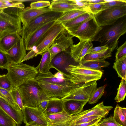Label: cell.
Listing matches in <instances>:
<instances>
[{"instance_id": "cell-1", "label": "cell", "mask_w": 126, "mask_h": 126, "mask_svg": "<svg viewBox=\"0 0 126 126\" xmlns=\"http://www.w3.org/2000/svg\"><path fill=\"white\" fill-rule=\"evenodd\" d=\"M125 16L112 24L101 26L92 40L99 42L101 46H107L112 52L118 47V40L126 32V17Z\"/></svg>"}, {"instance_id": "cell-2", "label": "cell", "mask_w": 126, "mask_h": 126, "mask_svg": "<svg viewBox=\"0 0 126 126\" xmlns=\"http://www.w3.org/2000/svg\"><path fill=\"white\" fill-rule=\"evenodd\" d=\"M17 88L24 106L37 108L42 102L49 99L34 79L26 81Z\"/></svg>"}, {"instance_id": "cell-3", "label": "cell", "mask_w": 126, "mask_h": 126, "mask_svg": "<svg viewBox=\"0 0 126 126\" xmlns=\"http://www.w3.org/2000/svg\"><path fill=\"white\" fill-rule=\"evenodd\" d=\"M5 69L14 88L34 79L38 73L36 67L22 63L18 64L9 63Z\"/></svg>"}, {"instance_id": "cell-4", "label": "cell", "mask_w": 126, "mask_h": 126, "mask_svg": "<svg viewBox=\"0 0 126 126\" xmlns=\"http://www.w3.org/2000/svg\"><path fill=\"white\" fill-rule=\"evenodd\" d=\"M65 70L69 75L70 81L72 83L79 84L97 81L102 77L103 72L78 65H69Z\"/></svg>"}, {"instance_id": "cell-5", "label": "cell", "mask_w": 126, "mask_h": 126, "mask_svg": "<svg viewBox=\"0 0 126 126\" xmlns=\"http://www.w3.org/2000/svg\"><path fill=\"white\" fill-rule=\"evenodd\" d=\"M101 28L96 22L94 16L88 19L77 27L66 30L71 35L80 40H89L92 42Z\"/></svg>"}, {"instance_id": "cell-6", "label": "cell", "mask_w": 126, "mask_h": 126, "mask_svg": "<svg viewBox=\"0 0 126 126\" xmlns=\"http://www.w3.org/2000/svg\"><path fill=\"white\" fill-rule=\"evenodd\" d=\"M63 13L51 11L39 16L26 26H23L20 33L21 37L24 41L26 40L44 24L51 21L57 20Z\"/></svg>"}, {"instance_id": "cell-7", "label": "cell", "mask_w": 126, "mask_h": 126, "mask_svg": "<svg viewBox=\"0 0 126 126\" xmlns=\"http://www.w3.org/2000/svg\"><path fill=\"white\" fill-rule=\"evenodd\" d=\"M65 29L62 23L57 21L33 47L36 54L35 57L42 55L47 51L55 39Z\"/></svg>"}, {"instance_id": "cell-8", "label": "cell", "mask_w": 126, "mask_h": 126, "mask_svg": "<svg viewBox=\"0 0 126 126\" xmlns=\"http://www.w3.org/2000/svg\"><path fill=\"white\" fill-rule=\"evenodd\" d=\"M126 15V5L111 7L102 10L94 15L100 26L111 25Z\"/></svg>"}, {"instance_id": "cell-9", "label": "cell", "mask_w": 126, "mask_h": 126, "mask_svg": "<svg viewBox=\"0 0 126 126\" xmlns=\"http://www.w3.org/2000/svg\"><path fill=\"white\" fill-rule=\"evenodd\" d=\"M96 81L79 84L66 96L61 99L64 102L71 100L88 101L97 88Z\"/></svg>"}, {"instance_id": "cell-10", "label": "cell", "mask_w": 126, "mask_h": 126, "mask_svg": "<svg viewBox=\"0 0 126 126\" xmlns=\"http://www.w3.org/2000/svg\"><path fill=\"white\" fill-rule=\"evenodd\" d=\"M21 23L18 16L3 11L0 12V39L11 33H17L20 34Z\"/></svg>"}, {"instance_id": "cell-11", "label": "cell", "mask_w": 126, "mask_h": 126, "mask_svg": "<svg viewBox=\"0 0 126 126\" xmlns=\"http://www.w3.org/2000/svg\"><path fill=\"white\" fill-rule=\"evenodd\" d=\"M73 37L65 28L61 32L47 50L50 53L51 61L58 54L70 49L73 44Z\"/></svg>"}, {"instance_id": "cell-12", "label": "cell", "mask_w": 126, "mask_h": 126, "mask_svg": "<svg viewBox=\"0 0 126 126\" xmlns=\"http://www.w3.org/2000/svg\"><path fill=\"white\" fill-rule=\"evenodd\" d=\"M24 123L34 126H48L49 123L43 112L37 108L24 106L22 110Z\"/></svg>"}, {"instance_id": "cell-13", "label": "cell", "mask_w": 126, "mask_h": 126, "mask_svg": "<svg viewBox=\"0 0 126 126\" xmlns=\"http://www.w3.org/2000/svg\"><path fill=\"white\" fill-rule=\"evenodd\" d=\"M38 82L39 86L48 98L52 97L62 98L79 84L65 86Z\"/></svg>"}, {"instance_id": "cell-14", "label": "cell", "mask_w": 126, "mask_h": 126, "mask_svg": "<svg viewBox=\"0 0 126 126\" xmlns=\"http://www.w3.org/2000/svg\"><path fill=\"white\" fill-rule=\"evenodd\" d=\"M113 108L111 106H105L103 102L102 101L91 109L82 111L79 113L73 115L69 124L83 118L94 115H99L104 118Z\"/></svg>"}, {"instance_id": "cell-15", "label": "cell", "mask_w": 126, "mask_h": 126, "mask_svg": "<svg viewBox=\"0 0 126 126\" xmlns=\"http://www.w3.org/2000/svg\"><path fill=\"white\" fill-rule=\"evenodd\" d=\"M9 63L18 64L21 63L26 54L24 40L22 37L6 53Z\"/></svg>"}, {"instance_id": "cell-16", "label": "cell", "mask_w": 126, "mask_h": 126, "mask_svg": "<svg viewBox=\"0 0 126 126\" xmlns=\"http://www.w3.org/2000/svg\"><path fill=\"white\" fill-rule=\"evenodd\" d=\"M93 47V44L90 41L80 40L78 43L72 46L70 49V55L75 61L79 63Z\"/></svg>"}, {"instance_id": "cell-17", "label": "cell", "mask_w": 126, "mask_h": 126, "mask_svg": "<svg viewBox=\"0 0 126 126\" xmlns=\"http://www.w3.org/2000/svg\"><path fill=\"white\" fill-rule=\"evenodd\" d=\"M70 49L61 52L56 55L50 63L51 68H54L58 72L63 74L65 77L70 78L69 74L66 73L65 69L69 65L68 61L70 55Z\"/></svg>"}, {"instance_id": "cell-18", "label": "cell", "mask_w": 126, "mask_h": 126, "mask_svg": "<svg viewBox=\"0 0 126 126\" xmlns=\"http://www.w3.org/2000/svg\"><path fill=\"white\" fill-rule=\"evenodd\" d=\"M51 11L49 7L40 9H32L29 7L20 9L18 16L22 23L23 26H25L39 16Z\"/></svg>"}, {"instance_id": "cell-19", "label": "cell", "mask_w": 126, "mask_h": 126, "mask_svg": "<svg viewBox=\"0 0 126 126\" xmlns=\"http://www.w3.org/2000/svg\"><path fill=\"white\" fill-rule=\"evenodd\" d=\"M57 22L54 20L49 22L37 30L28 39L24 41L26 50H31L43 36Z\"/></svg>"}, {"instance_id": "cell-20", "label": "cell", "mask_w": 126, "mask_h": 126, "mask_svg": "<svg viewBox=\"0 0 126 126\" xmlns=\"http://www.w3.org/2000/svg\"><path fill=\"white\" fill-rule=\"evenodd\" d=\"M49 7L51 11L62 13L74 10H83L77 4L75 0H53Z\"/></svg>"}, {"instance_id": "cell-21", "label": "cell", "mask_w": 126, "mask_h": 126, "mask_svg": "<svg viewBox=\"0 0 126 126\" xmlns=\"http://www.w3.org/2000/svg\"><path fill=\"white\" fill-rule=\"evenodd\" d=\"M34 79L38 82L62 85L73 84L69 78L61 79L56 78L50 72L44 73H38Z\"/></svg>"}, {"instance_id": "cell-22", "label": "cell", "mask_w": 126, "mask_h": 126, "mask_svg": "<svg viewBox=\"0 0 126 126\" xmlns=\"http://www.w3.org/2000/svg\"><path fill=\"white\" fill-rule=\"evenodd\" d=\"M0 109L9 115L19 125L24 122L22 111L16 109L0 97Z\"/></svg>"}, {"instance_id": "cell-23", "label": "cell", "mask_w": 126, "mask_h": 126, "mask_svg": "<svg viewBox=\"0 0 126 126\" xmlns=\"http://www.w3.org/2000/svg\"><path fill=\"white\" fill-rule=\"evenodd\" d=\"M49 99L47 108L43 112L45 115L58 113L64 111V102L61 98L52 97Z\"/></svg>"}, {"instance_id": "cell-24", "label": "cell", "mask_w": 126, "mask_h": 126, "mask_svg": "<svg viewBox=\"0 0 126 126\" xmlns=\"http://www.w3.org/2000/svg\"><path fill=\"white\" fill-rule=\"evenodd\" d=\"M64 111L58 113L45 115L48 123L53 125H56L70 123L72 116Z\"/></svg>"}, {"instance_id": "cell-25", "label": "cell", "mask_w": 126, "mask_h": 126, "mask_svg": "<svg viewBox=\"0 0 126 126\" xmlns=\"http://www.w3.org/2000/svg\"><path fill=\"white\" fill-rule=\"evenodd\" d=\"M21 37L17 33L7 34L0 39V50L5 53L13 47Z\"/></svg>"}, {"instance_id": "cell-26", "label": "cell", "mask_w": 126, "mask_h": 126, "mask_svg": "<svg viewBox=\"0 0 126 126\" xmlns=\"http://www.w3.org/2000/svg\"><path fill=\"white\" fill-rule=\"evenodd\" d=\"M87 101L71 100L64 102V111L69 114L73 115L82 111Z\"/></svg>"}, {"instance_id": "cell-27", "label": "cell", "mask_w": 126, "mask_h": 126, "mask_svg": "<svg viewBox=\"0 0 126 126\" xmlns=\"http://www.w3.org/2000/svg\"><path fill=\"white\" fill-rule=\"evenodd\" d=\"M94 16L93 14L87 12L72 20L62 23L66 29L69 30L77 27L88 19Z\"/></svg>"}, {"instance_id": "cell-28", "label": "cell", "mask_w": 126, "mask_h": 126, "mask_svg": "<svg viewBox=\"0 0 126 126\" xmlns=\"http://www.w3.org/2000/svg\"><path fill=\"white\" fill-rule=\"evenodd\" d=\"M42 55L40 63L36 68L39 73H47L51 68L50 54L49 52L47 51L43 53Z\"/></svg>"}, {"instance_id": "cell-29", "label": "cell", "mask_w": 126, "mask_h": 126, "mask_svg": "<svg viewBox=\"0 0 126 126\" xmlns=\"http://www.w3.org/2000/svg\"><path fill=\"white\" fill-rule=\"evenodd\" d=\"M110 63L105 60L86 61L81 62L79 65L80 66L96 70H100L102 68L108 66Z\"/></svg>"}, {"instance_id": "cell-30", "label": "cell", "mask_w": 126, "mask_h": 126, "mask_svg": "<svg viewBox=\"0 0 126 126\" xmlns=\"http://www.w3.org/2000/svg\"><path fill=\"white\" fill-rule=\"evenodd\" d=\"M111 49L110 48L99 52L86 55L82 59L81 62L86 61L105 60L111 57L112 52Z\"/></svg>"}, {"instance_id": "cell-31", "label": "cell", "mask_w": 126, "mask_h": 126, "mask_svg": "<svg viewBox=\"0 0 126 126\" xmlns=\"http://www.w3.org/2000/svg\"><path fill=\"white\" fill-rule=\"evenodd\" d=\"M88 11L84 10H74L63 13L57 21L62 23L72 20Z\"/></svg>"}, {"instance_id": "cell-32", "label": "cell", "mask_w": 126, "mask_h": 126, "mask_svg": "<svg viewBox=\"0 0 126 126\" xmlns=\"http://www.w3.org/2000/svg\"><path fill=\"white\" fill-rule=\"evenodd\" d=\"M113 67L118 77L126 80V56H125L114 63Z\"/></svg>"}, {"instance_id": "cell-33", "label": "cell", "mask_w": 126, "mask_h": 126, "mask_svg": "<svg viewBox=\"0 0 126 126\" xmlns=\"http://www.w3.org/2000/svg\"><path fill=\"white\" fill-rule=\"evenodd\" d=\"M117 95L114 100L119 103L124 100L126 95V80L122 79L118 88Z\"/></svg>"}, {"instance_id": "cell-34", "label": "cell", "mask_w": 126, "mask_h": 126, "mask_svg": "<svg viewBox=\"0 0 126 126\" xmlns=\"http://www.w3.org/2000/svg\"><path fill=\"white\" fill-rule=\"evenodd\" d=\"M17 125L9 115L0 109V126H17Z\"/></svg>"}, {"instance_id": "cell-35", "label": "cell", "mask_w": 126, "mask_h": 126, "mask_svg": "<svg viewBox=\"0 0 126 126\" xmlns=\"http://www.w3.org/2000/svg\"><path fill=\"white\" fill-rule=\"evenodd\" d=\"M0 97L5 100L16 109L21 110L15 102L11 92L9 91L0 88Z\"/></svg>"}, {"instance_id": "cell-36", "label": "cell", "mask_w": 126, "mask_h": 126, "mask_svg": "<svg viewBox=\"0 0 126 126\" xmlns=\"http://www.w3.org/2000/svg\"><path fill=\"white\" fill-rule=\"evenodd\" d=\"M121 107L117 105L114 110L113 118L115 121L122 126H126V118L122 113Z\"/></svg>"}, {"instance_id": "cell-37", "label": "cell", "mask_w": 126, "mask_h": 126, "mask_svg": "<svg viewBox=\"0 0 126 126\" xmlns=\"http://www.w3.org/2000/svg\"><path fill=\"white\" fill-rule=\"evenodd\" d=\"M106 85L97 88L92 95L88 102L90 104H93L98 102L103 95Z\"/></svg>"}, {"instance_id": "cell-38", "label": "cell", "mask_w": 126, "mask_h": 126, "mask_svg": "<svg viewBox=\"0 0 126 126\" xmlns=\"http://www.w3.org/2000/svg\"><path fill=\"white\" fill-rule=\"evenodd\" d=\"M0 88L11 92L14 88L7 74L0 75Z\"/></svg>"}, {"instance_id": "cell-39", "label": "cell", "mask_w": 126, "mask_h": 126, "mask_svg": "<svg viewBox=\"0 0 126 126\" xmlns=\"http://www.w3.org/2000/svg\"><path fill=\"white\" fill-rule=\"evenodd\" d=\"M10 92L15 102L20 109L22 110L24 106L23 103L21 95L18 88H13Z\"/></svg>"}, {"instance_id": "cell-40", "label": "cell", "mask_w": 126, "mask_h": 126, "mask_svg": "<svg viewBox=\"0 0 126 126\" xmlns=\"http://www.w3.org/2000/svg\"><path fill=\"white\" fill-rule=\"evenodd\" d=\"M106 1V2L104 3L102 10L111 7L126 5V0Z\"/></svg>"}, {"instance_id": "cell-41", "label": "cell", "mask_w": 126, "mask_h": 126, "mask_svg": "<svg viewBox=\"0 0 126 126\" xmlns=\"http://www.w3.org/2000/svg\"><path fill=\"white\" fill-rule=\"evenodd\" d=\"M50 4V2L49 1L38 0L31 2L30 4V7L34 9H42L49 7Z\"/></svg>"}, {"instance_id": "cell-42", "label": "cell", "mask_w": 126, "mask_h": 126, "mask_svg": "<svg viewBox=\"0 0 126 126\" xmlns=\"http://www.w3.org/2000/svg\"><path fill=\"white\" fill-rule=\"evenodd\" d=\"M97 125L105 126H122L115 121L112 116L102 120Z\"/></svg>"}, {"instance_id": "cell-43", "label": "cell", "mask_w": 126, "mask_h": 126, "mask_svg": "<svg viewBox=\"0 0 126 126\" xmlns=\"http://www.w3.org/2000/svg\"><path fill=\"white\" fill-rule=\"evenodd\" d=\"M104 4V3L89 4L88 10L89 12L95 15L102 10Z\"/></svg>"}, {"instance_id": "cell-44", "label": "cell", "mask_w": 126, "mask_h": 126, "mask_svg": "<svg viewBox=\"0 0 126 126\" xmlns=\"http://www.w3.org/2000/svg\"><path fill=\"white\" fill-rule=\"evenodd\" d=\"M125 56H126V41L117 49L115 54V61L119 60Z\"/></svg>"}, {"instance_id": "cell-45", "label": "cell", "mask_w": 126, "mask_h": 126, "mask_svg": "<svg viewBox=\"0 0 126 126\" xmlns=\"http://www.w3.org/2000/svg\"><path fill=\"white\" fill-rule=\"evenodd\" d=\"M9 63L6 53L0 50V68L5 69Z\"/></svg>"}, {"instance_id": "cell-46", "label": "cell", "mask_w": 126, "mask_h": 126, "mask_svg": "<svg viewBox=\"0 0 126 126\" xmlns=\"http://www.w3.org/2000/svg\"><path fill=\"white\" fill-rule=\"evenodd\" d=\"M103 117L101 116L97 115H94L87 117L81 118L76 121L69 124H81L90 122L95 119Z\"/></svg>"}, {"instance_id": "cell-47", "label": "cell", "mask_w": 126, "mask_h": 126, "mask_svg": "<svg viewBox=\"0 0 126 126\" xmlns=\"http://www.w3.org/2000/svg\"><path fill=\"white\" fill-rule=\"evenodd\" d=\"M103 117L95 119L90 122L85 123L71 124L69 126H94L97 125L102 119Z\"/></svg>"}, {"instance_id": "cell-48", "label": "cell", "mask_w": 126, "mask_h": 126, "mask_svg": "<svg viewBox=\"0 0 126 126\" xmlns=\"http://www.w3.org/2000/svg\"><path fill=\"white\" fill-rule=\"evenodd\" d=\"M108 48V47L105 45L93 47L90 50L88 54L99 52L106 50Z\"/></svg>"}, {"instance_id": "cell-49", "label": "cell", "mask_w": 126, "mask_h": 126, "mask_svg": "<svg viewBox=\"0 0 126 126\" xmlns=\"http://www.w3.org/2000/svg\"><path fill=\"white\" fill-rule=\"evenodd\" d=\"M36 54L35 51L32 48L30 50V51L26 55L21 63L25 61L32 58L35 57Z\"/></svg>"}, {"instance_id": "cell-50", "label": "cell", "mask_w": 126, "mask_h": 126, "mask_svg": "<svg viewBox=\"0 0 126 126\" xmlns=\"http://www.w3.org/2000/svg\"><path fill=\"white\" fill-rule=\"evenodd\" d=\"M49 100V98L43 101L39 104L37 108L44 112L47 108Z\"/></svg>"}, {"instance_id": "cell-51", "label": "cell", "mask_w": 126, "mask_h": 126, "mask_svg": "<svg viewBox=\"0 0 126 126\" xmlns=\"http://www.w3.org/2000/svg\"><path fill=\"white\" fill-rule=\"evenodd\" d=\"M87 3L88 4L104 3L106 2L104 0H87Z\"/></svg>"}, {"instance_id": "cell-52", "label": "cell", "mask_w": 126, "mask_h": 126, "mask_svg": "<svg viewBox=\"0 0 126 126\" xmlns=\"http://www.w3.org/2000/svg\"><path fill=\"white\" fill-rule=\"evenodd\" d=\"M54 75L55 77L59 79H63L65 78H66L64 74L62 73L59 72H57Z\"/></svg>"}, {"instance_id": "cell-53", "label": "cell", "mask_w": 126, "mask_h": 126, "mask_svg": "<svg viewBox=\"0 0 126 126\" xmlns=\"http://www.w3.org/2000/svg\"><path fill=\"white\" fill-rule=\"evenodd\" d=\"M122 112L125 117L126 118V108H125L121 107Z\"/></svg>"}, {"instance_id": "cell-54", "label": "cell", "mask_w": 126, "mask_h": 126, "mask_svg": "<svg viewBox=\"0 0 126 126\" xmlns=\"http://www.w3.org/2000/svg\"><path fill=\"white\" fill-rule=\"evenodd\" d=\"M69 124H65L62 125H53L49 124L48 126H69Z\"/></svg>"}, {"instance_id": "cell-55", "label": "cell", "mask_w": 126, "mask_h": 126, "mask_svg": "<svg viewBox=\"0 0 126 126\" xmlns=\"http://www.w3.org/2000/svg\"><path fill=\"white\" fill-rule=\"evenodd\" d=\"M26 126H32L30 125H26Z\"/></svg>"}, {"instance_id": "cell-56", "label": "cell", "mask_w": 126, "mask_h": 126, "mask_svg": "<svg viewBox=\"0 0 126 126\" xmlns=\"http://www.w3.org/2000/svg\"><path fill=\"white\" fill-rule=\"evenodd\" d=\"M101 126V125H95V126Z\"/></svg>"}, {"instance_id": "cell-57", "label": "cell", "mask_w": 126, "mask_h": 126, "mask_svg": "<svg viewBox=\"0 0 126 126\" xmlns=\"http://www.w3.org/2000/svg\"><path fill=\"white\" fill-rule=\"evenodd\" d=\"M17 126H19V125H17Z\"/></svg>"}]
</instances>
